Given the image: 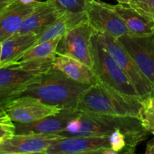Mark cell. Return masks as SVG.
<instances>
[{
  "instance_id": "6da1fadb",
  "label": "cell",
  "mask_w": 154,
  "mask_h": 154,
  "mask_svg": "<svg viewBox=\"0 0 154 154\" xmlns=\"http://www.w3.org/2000/svg\"><path fill=\"white\" fill-rule=\"evenodd\" d=\"M116 129H120L126 137V153H135L137 146L147 139L150 134L139 117L81 111L78 117L71 120L66 129L57 135L62 137H106Z\"/></svg>"
},
{
  "instance_id": "7a4b0ae2",
  "label": "cell",
  "mask_w": 154,
  "mask_h": 154,
  "mask_svg": "<svg viewBox=\"0 0 154 154\" xmlns=\"http://www.w3.org/2000/svg\"><path fill=\"white\" fill-rule=\"evenodd\" d=\"M75 81L55 68L38 75L25 89L21 96L39 99L60 108H76L83 93L90 87Z\"/></svg>"
},
{
  "instance_id": "3957f363",
  "label": "cell",
  "mask_w": 154,
  "mask_h": 154,
  "mask_svg": "<svg viewBox=\"0 0 154 154\" xmlns=\"http://www.w3.org/2000/svg\"><path fill=\"white\" fill-rule=\"evenodd\" d=\"M143 104L135 96L120 93L99 81L84 92L77 109L82 112L114 116H132L140 118Z\"/></svg>"
},
{
  "instance_id": "277c9868",
  "label": "cell",
  "mask_w": 154,
  "mask_h": 154,
  "mask_svg": "<svg viewBox=\"0 0 154 154\" xmlns=\"http://www.w3.org/2000/svg\"><path fill=\"white\" fill-rule=\"evenodd\" d=\"M91 54L92 69L99 81L120 93L139 98L132 81L115 59L107 51L96 32L91 38Z\"/></svg>"
},
{
  "instance_id": "5b68a950",
  "label": "cell",
  "mask_w": 154,
  "mask_h": 154,
  "mask_svg": "<svg viewBox=\"0 0 154 154\" xmlns=\"http://www.w3.org/2000/svg\"><path fill=\"white\" fill-rule=\"evenodd\" d=\"M97 33L107 51L115 59L132 81L141 102L149 100L154 93V85L143 75L121 42L108 33Z\"/></svg>"
},
{
  "instance_id": "8992f818",
  "label": "cell",
  "mask_w": 154,
  "mask_h": 154,
  "mask_svg": "<svg viewBox=\"0 0 154 154\" xmlns=\"http://www.w3.org/2000/svg\"><path fill=\"white\" fill-rule=\"evenodd\" d=\"M94 32L87 20L81 23L62 36L57 54L75 59L92 69L91 38Z\"/></svg>"
},
{
  "instance_id": "52a82bcc",
  "label": "cell",
  "mask_w": 154,
  "mask_h": 154,
  "mask_svg": "<svg viewBox=\"0 0 154 154\" xmlns=\"http://www.w3.org/2000/svg\"><path fill=\"white\" fill-rule=\"evenodd\" d=\"M87 22L95 32L108 33L114 38L128 34V29L114 6L98 0H89L85 8Z\"/></svg>"
},
{
  "instance_id": "ba28073f",
  "label": "cell",
  "mask_w": 154,
  "mask_h": 154,
  "mask_svg": "<svg viewBox=\"0 0 154 154\" xmlns=\"http://www.w3.org/2000/svg\"><path fill=\"white\" fill-rule=\"evenodd\" d=\"M38 75L23 70L19 63L0 68V114L5 112L7 107L20 97Z\"/></svg>"
},
{
  "instance_id": "9c48e42d",
  "label": "cell",
  "mask_w": 154,
  "mask_h": 154,
  "mask_svg": "<svg viewBox=\"0 0 154 154\" xmlns=\"http://www.w3.org/2000/svg\"><path fill=\"white\" fill-rule=\"evenodd\" d=\"M111 148L109 136H60L48 147L45 154H104Z\"/></svg>"
},
{
  "instance_id": "30bf717a",
  "label": "cell",
  "mask_w": 154,
  "mask_h": 154,
  "mask_svg": "<svg viewBox=\"0 0 154 154\" xmlns=\"http://www.w3.org/2000/svg\"><path fill=\"white\" fill-rule=\"evenodd\" d=\"M62 108L47 105L32 96H23L11 102L5 112L14 123H29L57 114Z\"/></svg>"
},
{
  "instance_id": "8fae6325",
  "label": "cell",
  "mask_w": 154,
  "mask_h": 154,
  "mask_svg": "<svg viewBox=\"0 0 154 154\" xmlns=\"http://www.w3.org/2000/svg\"><path fill=\"white\" fill-rule=\"evenodd\" d=\"M118 39L143 75L154 85V34L141 37L125 35Z\"/></svg>"
},
{
  "instance_id": "7c38bea8",
  "label": "cell",
  "mask_w": 154,
  "mask_h": 154,
  "mask_svg": "<svg viewBox=\"0 0 154 154\" xmlns=\"http://www.w3.org/2000/svg\"><path fill=\"white\" fill-rule=\"evenodd\" d=\"M76 108H62L57 114L48 116L29 123H14L16 135L57 134L66 129L69 122L78 117Z\"/></svg>"
},
{
  "instance_id": "4fadbf2b",
  "label": "cell",
  "mask_w": 154,
  "mask_h": 154,
  "mask_svg": "<svg viewBox=\"0 0 154 154\" xmlns=\"http://www.w3.org/2000/svg\"><path fill=\"white\" fill-rule=\"evenodd\" d=\"M60 137L56 134L16 135L0 144V154L45 153L50 145Z\"/></svg>"
},
{
  "instance_id": "5bb4252c",
  "label": "cell",
  "mask_w": 154,
  "mask_h": 154,
  "mask_svg": "<svg viewBox=\"0 0 154 154\" xmlns=\"http://www.w3.org/2000/svg\"><path fill=\"white\" fill-rule=\"evenodd\" d=\"M64 12L52 0L38 2L25 20L18 33L39 36Z\"/></svg>"
},
{
  "instance_id": "9a60e30c",
  "label": "cell",
  "mask_w": 154,
  "mask_h": 154,
  "mask_svg": "<svg viewBox=\"0 0 154 154\" xmlns=\"http://www.w3.org/2000/svg\"><path fill=\"white\" fill-rule=\"evenodd\" d=\"M38 2L24 4L16 0L0 11V42L19 32L23 22Z\"/></svg>"
},
{
  "instance_id": "2e32d148",
  "label": "cell",
  "mask_w": 154,
  "mask_h": 154,
  "mask_svg": "<svg viewBox=\"0 0 154 154\" xmlns=\"http://www.w3.org/2000/svg\"><path fill=\"white\" fill-rule=\"evenodd\" d=\"M114 6L128 29V35L134 37L154 34V20L150 16L138 11L130 5L118 4Z\"/></svg>"
},
{
  "instance_id": "e0dca14e",
  "label": "cell",
  "mask_w": 154,
  "mask_h": 154,
  "mask_svg": "<svg viewBox=\"0 0 154 154\" xmlns=\"http://www.w3.org/2000/svg\"><path fill=\"white\" fill-rule=\"evenodd\" d=\"M38 36L17 33L2 42L0 68L17 63L23 54L37 43Z\"/></svg>"
},
{
  "instance_id": "ac0fdd59",
  "label": "cell",
  "mask_w": 154,
  "mask_h": 154,
  "mask_svg": "<svg viewBox=\"0 0 154 154\" xmlns=\"http://www.w3.org/2000/svg\"><path fill=\"white\" fill-rule=\"evenodd\" d=\"M54 68L81 84L92 86L99 81L91 68L67 56L57 54L54 60Z\"/></svg>"
},
{
  "instance_id": "d6986e66",
  "label": "cell",
  "mask_w": 154,
  "mask_h": 154,
  "mask_svg": "<svg viewBox=\"0 0 154 154\" xmlns=\"http://www.w3.org/2000/svg\"><path fill=\"white\" fill-rule=\"evenodd\" d=\"M86 20H87V17L85 11L78 13L65 11L38 36L36 44L63 36L68 31Z\"/></svg>"
},
{
  "instance_id": "ffe728a7",
  "label": "cell",
  "mask_w": 154,
  "mask_h": 154,
  "mask_svg": "<svg viewBox=\"0 0 154 154\" xmlns=\"http://www.w3.org/2000/svg\"><path fill=\"white\" fill-rule=\"evenodd\" d=\"M62 36H58L51 40L41 42L31 47L22 55L17 63H22L33 59L52 58L57 55V49Z\"/></svg>"
},
{
  "instance_id": "44dd1931",
  "label": "cell",
  "mask_w": 154,
  "mask_h": 154,
  "mask_svg": "<svg viewBox=\"0 0 154 154\" xmlns=\"http://www.w3.org/2000/svg\"><path fill=\"white\" fill-rule=\"evenodd\" d=\"M54 58L55 57L33 59V60H27V61L18 63L23 70L33 74V75H41V74L48 72L52 68H54Z\"/></svg>"
},
{
  "instance_id": "7402d4cb",
  "label": "cell",
  "mask_w": 154,
  "mask_h": 154,
  "mask_svg": "<svg viewBox=\"0 0 154 154\" xmlns=\"http://www.w3.org/2000/svg\"><path fill=\"white\" fill-rule=\"evenodd\" d=\"M142 104L140 119L144 127L154 135V108L150 104V99L142 102Z\"/></svg>"
},
{
  "instance_id": "603a6c76",
  "label": "cell",
  "mask_w": 154,
  "mask_h": 154,
  "mask_svg": "<svg viewBox=\"0 0 154 154\" xmlns=\"http://www.w3.org/2000/svg\"><path fill=\"white\" fill-rule=\"evenodd\" d=\"M54 4L64 11L78 13L85 11L87 0H52Z\"/></svg>"
},
{
  "instance_id": "cb8c5ba5",
  "label": "cell",
  "mask_w": 154,
  "mask_h": 154,
  "mask_svg": "<svg viewBox=\"0 0 154 154\" xmlns=\"http://www.w3.org/2000/svg\"><path fill=\"white\" fill-rule=\"evenodd\" d=\"M15 124L7 113L0 114V139L5 140L15 135Z\"/></svg>"
},
{
  "instance_id": "d4e9b609",
  "label": "cell",
  "mask_w": 154,
  "mask_h": 154,
  "mask_svg": "<svg viewBox=\"0 0 154 154\" xmlns=\"http://www.w3.org/2000/svg\"><path fill=\"white\" fill-rule=\"evenodd\" d=\"M109 141L111 149L114 150L117 154L126 153V147H127L126 137L120 129H116L110 135Z\"/></svg>"
},
{
  "instance_id": "484cf974",
  "label": "cell",
  "mask_w": 154,
  "mask_h": 154,
  "mask_svg": "<svg viewBox=\"0 0 154 154\" xmlns=\"http://www.w3.org/2000/svg\"><path fill=\"white\" fill-rule=\"evenodd\" d=\"M150 2V0H131L129 5L134 8L136 9L138 11L144 14L150 16V14H149L148 8Z\"/></svg>"
},
{
  "instance_id": "4316f807",
  "label": "cell",
  "mask_w": 154,
  "mask_h": 154,
  "mask_svg": "<svg viewBox=\"0 0 154 154\" xmlns=\"http://www.w3.org/2000/svg\"><path fill=\"white\" fill-rule=\"evenodd\" d=\"M146 154H154V138L147 144L145 150Z\"/></svg>"
},
{
  "instance_id": "83f0119b",
  "label": "cell",
  "mask_w": 154,
  "mask_h": 154,
  "mask_svg": "<svg viewBox=\"0 0 154 154\" xmlns=\"http://www.w3.org/2000/svg\"><path fill=\"white\" fill-rule=\"evenodd\" d=\"M148 8L150 17L154 20V0H150V3H149Z\"/></svg>"
},
{
  "instance_id": "f1b7e54d",
  "label": "cell",
  "mask_w": 154,
  "mask_h": 154,
  "mask_svg": "<svg viewBox=\"0 0 154 154\" xmlns=\"http://www.w3.org/2000/svg\"><path fill=\"white\" fill-rule=\"evenodd\" d=\"M119 4H123V5H129L131 0H117Z\"/></svg>"
},
{
  "instance_id": "f546056e",
  "label": "cell",
  "mask_w": 154,
  "mask_h": 154,
  "mask_svg": "<svg viewBox=\"0 0 154 154\" xmlns=\"http://www.w3.org/2000/svg\"><path fill=\"white\" fill-rule=\"evenodd\" d=\"M150 104H151V105H152V106H153V108H154V93H153V94L152 95L151 97H150Z\"/></svg>"
},
{
  "instance_id": "4dcf8cb0",
  "label": "cell",
  "mask_w": 154,
  "mask_h": 154,
  "mask_svg": "<svg viewBox=\"0 0 154 154\" xmlns=\"http://www.w3.org/2000/svg\"><path fill=\"white\" fill-rule=\"evenodd\" d=\"M1 56H2V42H0V61H1Z\"/></svg>"
},
{
  "instance_id": "1f68e13d",
  "label": "cell",
  "mask_w": 154,
  "mask_h": 154,
  "mask_svg": "<svg viewBox=\"0 0 154 154\" xmlns=\"http://www.w3.org/2000/svg\"><path fill=\"white\" fill-rule=\"evenodd\" d=\"M2 141H3V140L0 139V144H1V143H2Z\"/></svg>"
},
{
  "instance_id": "d6a6232c",
  "label": "cell",
  "mask_w": 154,
  "mask_h": 154,
  "mask_svg": "<svg viewBox=\"0 0 154 154\" xmlns=\"http://www.w3.org/2000/svg\"><path fill=\"white\" fill-rule=\"evenodd\" d=\"M87 1H89V0H87Z\"/></svg>"
},
{
  "instance_id": "836d02e7",
  "label": "cell",
  "mask_w": 154,
  "mask_h": 154,
  "mask_svg": "<svg viewBox=\"0 0 154 154\" xmlns=\"http://www.w3.org/2000/svg\"></svg>"
}]
</instances>
